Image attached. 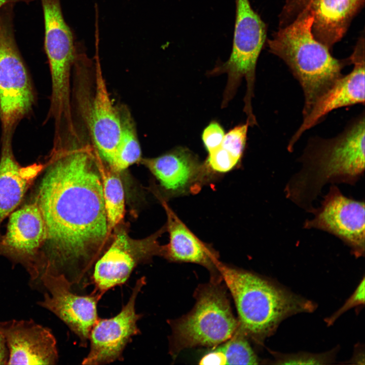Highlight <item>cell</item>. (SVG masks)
I'll return each mask as SVG.
<instances>
[{"instance_id": "obj_1", "label": "cell", "mask_w": 365, "mask_h": 365, "mask_svg": "<svg viewBox=\"0 0 365 365\" xmlns=\"http://www.w3.org/2000/svg\"><path fill=\"white\" fill-rule=\"evenodd\" d=\"M100 160L88 147H54L28 198L46 230L41 272L63 277L72 290L90 284L95 264L111 241Z\"/></svg>"}, {"instance_id": "obj_2", "label": "cell", "mask_w": 365, "mask_h": 365, "mask_svg": "<svg viewBox=\"0 0 365 365\" xmlns=\"http://www.w3.org/2000/svg\"><path fill=\"white\" fill-rule=\"evenodd\" d=\"M364 116L335 137L308 145L301 157L302 168L284 189L286 197L305 211L327 183L354 185L364 171Z\"/></svg>"}, {"instance_id": "obj_3", "label": "cell", "mask_w": 365, "mask_h": 365, "mask_svg": "<svg viewBox=\"0 0 365 365\" xmlns=\"http://www.w3.org/2000/svg\"><path fill=\"white\" fill-rule=\"evenodd\" d=\"M216 267L235 302L239 328L258 343L271 336L286 318L316 308L313 302L252 273L220 261Z\"/></svg>"}, {"instance_id": "obj_4", "label": "cell", "mask_w": 365, "mask_h": 365, "mask_svg": "<svg viewBox=\"0 0 365 365\" xmlns=\"http://www.w3.org/2000/svg\"><path fill=\"white\" fill-rule=\"evenodd\" d=\"M313 18L299 14L268 41L271 52L282 59L299 81L303 91V118L316 102L343 75L345 61L334 58L330 49L314 37Z\"/></svg>"}, {"instance_id": "obj_5", "label": "cell", "mask_w": 365, "mask_h": 365, "mask_svg": "<svg viewBox=\"0 0 365 365\" xmlns=\"http://www.w3.org/2000/svg\"><path fill=\"white\" fill-rule=\"evenodd\" d=\"M194 297L196 303L190 312L169 320L170 353L173 356L196 346L216 347L229 339L239 327L221 282L210 281L199 285Z\"/></svg>"}, {"instance_id": "obj_6", "label": "cell", "mask_w": 365, "mask_h": 365, "mask_svg": "<svg viewBox=\"0 0 365 365\" xmlns=\"http://www.w3.org/2000/svg\"><path fill=\"white\" fill-rule=\"evenodd\" d=\"M13 4L0 9L2 140L12 139L17 125L31 111L35 101L31 80L14 37Z\"/></svg>"}, {"instance_id": "obj_7", "label": "cell", "mask_w": 365, "mask_h": 365, "mask_svg": "<svg viewBox=\"0 0 365 365\" xmlns=\"http://www.w3.org/2000/svg\"><path fill=\"white\" fill-rule=\"evenodd\" d=\"M235 1L236 19L231 55L226 62L216 65L209 74L227 75L222 107L233 98L242 79L245 78L247 88L243 110L247 117L250 118L254 115L251 102L257 62L266 41V27L249 0Z\"/></svg>"}, {"instance_id": "obj_8", "label": "cell", "mask_w": 365, "mask_h": 365, "mask_svg": "<svg viewBox=\"0 0 365 365\" xmlns=\"http://www.w3.org/2000/svg\"><path fill=\"white\" fill-rule=\"evenodd\" d=\"M45 24V49L52 92L49 114L61 118L71 113L70 77L77 56L74 36L62 14L60 0H41Z\"/></svg>"}, {"instance_id": "obj_9", "label": "cell", "mask_w": 365, "mask_h": 365, "mask_svg": "<svg viewBox=\"0 0 365 365\" xmlns=\"http://www.w3.org/2000/svg\"><path fill=\"white\" fill-rule=\"evenodd\" d=\"M113 239L93 268L91 284L93 290L104 295L109 289L124 284L137 265L161 256L163 245L158 239L166 231L165 226L153 235L141 240L132 239L125 228L114 229Z\"/></svg>"}, {"instance_id": "obj_10", "label": "cell", "mask_w": 365, "mask_h": 365, "mask_svg": "<svg viewBox=\"0 0 365 365\" xmlns=\"http://www.w3.org/2000/svg\"><path fill=\"white\" fill-rule=\"evenodd\" d=\"M9 216L6 231L0 234V257L21 265L29 276V285L35 288L40 277L41 251L46 239L41 212L28 198Z\"/></svg>"}, {"instance_id": "obj_11", "label": "cell", "mask_w": 365, "mask_h": 365, "mask_svg": "<svg viewBox=\"0 0 365 365\" xmlns=\"http://www.w3.org/2000/svg\"><path fill=\"white\" fill-rule=\"evenodd\" d=\"M35 289L43 293L37 304L58 317L79 337L80 345L86 347L99 319L97 306L103 295L94 290L88 295H78L63 277L47 273L42 275Z\"/></svg>"}, {"instance_id": "obj_12", "label": "cell", "mask_w": 365, "mask_h": 365, "mask_svg": "<svg viewBox=\"0 0 365 365\" xmlns=\"http://www.w3.org/2000/svg\"><path fill=\"white\" fill-rule=\"evenodd\" d=\"M312 213L314 217L305 222V229L327 232L347 245L356 258L364 255V201L347 197L333 184L320 206Z\"/></svg>"}, {"instance_id": "obj_13", "label": "cell", "mask_w": 365, "mask_h": 365, "mask_svg": "<svg viewBox=\"0 0 365 365\" xmlns=\"http://www.w3.org/2000/svg\"><path fill=\"white\" fill-rule=\"evenodd\" d=\"M140 162L156 177L168 198L198 193L217 176L186 147L175 148L155 158H142Z\"/></svg>"}, {"instance_id": "obj_14", "label": "cell", "mask_w": 365, "mask_h": 365, "mask_svg": "<svg viewBox=\"0 0 365 365\" xmlns=\"http://www.w3.org/2000/svg\"><path fill=\"white\" fill-rule=\"evenodd\" d=\"M145 284L144 276L137 279L121 311L110 318H99L90 332V349L82 364H105L122 360L123 351L132 337L141 333L137 322L142 315L136 313L135 306L137 297Z\"/></svg>"}, {"instance_id": "obj_15", "label": "cell", "mask_w": 365, "mask_h": 365, "mask_svg": "<svg viewBox=\"0 0 365 365\" xmlns=\"http://www.w3.org/2000/svg\"><path fill=\"white\" fill-rule=\"evenodd\" d=\"M364 0H287L280 17V26L299 14L313 18L315 39L330 49L344 35Z\"/></svg>"}, {"instance_id": "obj_16", "label": "cell", "mask_w": 365, "mask_h": 365, "mask_svg": "<svg viewBox=\"0 0 365 365\" xmlns=\"http://www.w3.org/2000/svg\"><path fill=\"white\" fill-rule=\"evenodd\" d=\"M354 65L352 71L338 79L316 102L296 132L287 149L291 152L296 142L307 130L313 127L332 111L356 104H364V39L360 37L348 58Z\"/></svg>"}, {"instance_id": "obj_17", "label": "cell", "mask_w": 365, "mask_h": 365, "mask_svg": "<svg viewBox=\"0 0 365 365\" xmlns=\"http://www.w3.org/2000/svg\"><path fill=\"white\" fill-rule=\"evenodd\" d=\"M9 351L7 364H55L58 361L56 339L51 330L33 320L0 322Z\"/></svg>"}, {"instance_id": "obj_18", "label": "cell", "mask_w": 365, "mask_h": 365, "mask_svg": "<svg viewBox=\"0 0 365 365\" xmlns=\"http://www.w3.org/2000/svg\"><path fill=\"white\" fill-rule=\"evenodd\" d=\"M96 86L89 116V130L95 151L110 166L120 139L122 123L119 108L110 98L98 56L95 57Z\"/></svg>"}, {"instance_id": "obj_19", "label": "cell", "mask_w": 365, "mask_h": 365, "mask_svg": "<svg viewBox=\"0 0 365 365\" xmlns=\"http://www.w3.org/2000/svg\"><path fill=\"white\" fill-rule=\"evenodd\" d=\"M167 216L166 231L169 234V242L163 245L162 257L170 262H187L200 265L208 270L210 281L221 282V274L216 264L219 261L217 252L211 246L198 238L178 218L170 208L166 201L157 196Z\"/></svg>"}, {"instance_id": "obj_20", "label": "cell", "mask_w": 365, "mask_h": 365, "mask_svg": "<svg viewBox=\"0 0 365 365\" xmlns=\"http://www.w3.org/2000/svg\"><path fill=\"white\" fill-rule=\"evenodd\" d=\"M12 141V139L1 141L0 227L4 220L23 201L27 191L45 167V163H41L21 166L14 156Z\"/></svg>"}, {"instance_id": "obj_21", "label": "cell", "mask_w": 365, "mask_h": 365, "mask_svg": "<svg viewBox=\"0 0 365 365\" xmlns=\"http://www.w3.org/2000/svg\"><path fill=\"white\" fill-rule=\"evenodd\" d=\"M119 108L122 133L114 158L108 166L113 170L120 172L130 166L140 162L141 150L136 129L131 115L125 106Z\"/></svg>"}, {"instance_id": "obj_22", "label": "cell", "mask_w": 365, "mask_h": 365, "mask_svg": "<svg viewBox=\"0 0 365 365\" xmlns=\"http://www.w3.org/2000/svg\"><path fill=\"white\" fill-rule=\"evenodd\" d=\"M100 166L108 231L112 235L125 215L124 191L119 173L113 170L101 159Z\"/></svg>"}, {"instance_id": "obj_23", "label": "cell", "mask_w": 365, "mask_h": 365, "mask_svg": "<svg viewBox=\"0 0 365 365\" xmlns=\"http://www.w3.org/2000/svg\"><path fill=\"white\" fill-rule=\"evenodd\" d=\"M217 349L225 358L226 364H258L259 360L247 336L238 327L234 335Z\"/></svg>"}, {"instance_id": "obj_24", "label": "cell", "mask_w": 365, "mask_h": 365, "mask_svg": "<svg viewBox=\"0 0 365 365\" xmlns=\"http://www.w3.org/2000/svg\"><path fill=\"white\" fill-rule=\"evenodd\" d=\"M272 354L274 356L273 364H323L332 362L335 353L332 351L318 354L306 353L284 354L272 352Z\"/></svg>"}, {"instance_id": "obj_25", "label": "cell", "mask_w": 365, "mask_h": 365, "mask_svg": "<svg viewBox=\"0 0 365 365\" xmlns=\"http://www.w3.org/2000/svg\"><path fill=\"white\" fill-rule=\"evenodd\" d=\"M249 126V124L246 121L244 124L234 127L225 134L220 145L240 161L245 150Z\"/></svg>"}, {"instance_id": "obj_26", "label": "cell", "mask_w": 365, "mask_h": 365, "mask_svg": "<svg viewBox=\"0 0 365 365\" xmlns=\"http://www.w3.org/2000/svg\"><path fill=\"white\" fill-rule=\"evenodd\" d=\"M225 134L224 129L215 121H211L204 128L202 134V139L208 153L220 146Z\"/></svg>"}, {"instance_id": "obj_27", "label": "cell", "mask_w": 365, "mask_h": 365, "mask_svg": "<svg viewBox=\"0 0 365 365\" xmlns=\"http://www.w3.org/2000/svg\"><path fill=\"white\" fill-rule=\"evenodd\" d=\"M364 277H363L353 294L340 309L325 319L327 324H332L342 314L350 308L364 304Z\"/></svg>"}, {"instance_id": "obj_28", "label": "cell", "mask_w": 365, "mask_h": 365, "mask_svg": "<svg viewBox=\"0 0 365 365\" xmlns=\"http://www.w3.org/2000/svg\"><path fill=\"white\" fill-rule=\"evenodd\" d=\"M200 364H226L221 352L216 348L204 356L200 360Z\"/></svg>"}, {"instance_id": "obj_29", "label": "cell", "mask_w": 365, "mask_h": 365, "mask_svg": "<svg viewBox=\"0 0 365 365\" xmlns=\"http://www.w3.org/2000/svg\"><path fill=\"white\" fill-rule=\"evenodd\" d=\"M9 351L5 338L0 330V364H7Z\"/></svg>"}, {"instance_id": "obj_30", "label": "cell", "mask_w": 365, "mask_h": 365, "mask_svg": "<svg viewBox=\"0 0 365 365\" xmlns=\"http://www.w3.org/2000/svg\"><path fill=\"white\" fill-rule=\"evenodd\" d=\"M33 0H0V9L5 5L9 4H14L17 2H24L27 4L32 2Z\"/></svg>"}]
</instances>
